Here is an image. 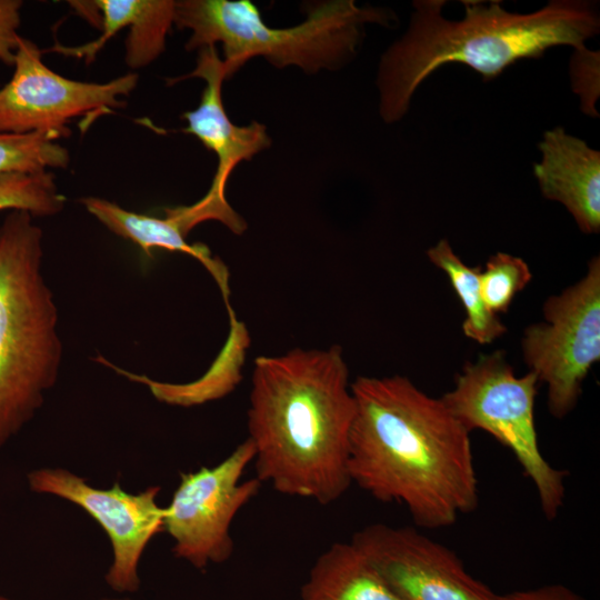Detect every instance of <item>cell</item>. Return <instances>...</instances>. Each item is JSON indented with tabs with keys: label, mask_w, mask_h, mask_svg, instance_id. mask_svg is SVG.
Listing matches in <instances>:
<instances>
[{
	"label": "cell",
	"mask_w": 600,
	"mask_h": 600,
	"mask_svg": "<svg viewBox=\"0 0 600 600\" xmlns=\"http://www.w3.org/2000/svg\"><path fill=\"white\" fill-rule=\"evenodd\" d=\"M51 133L0 132V174L37 173L49 168H67L69 151Z\"/></svg>",
	"instance_id": "d6986e66"
},
{
	"label": "cell",
	"mask_w": 600,
	"mask_h": 600,
	"mask_svg": "<svg viewBox=\"0 0 600 600\" xmlns=\"http://www.w3.org/2000/svg\"><path fill=\"white\" fill-rule=\"evenodd\" d=\"M0 600H11V599H9V598L3 597V596L0 594Z\"/></svg>",
	"instance_id": "484cf974"
},
{
	"label": "cell",
	"mask_w": 600,
	"mask_h": 600,
	"mask_svg": "<svg viewBox=\"0 0 600 600\" xmlns=\"http://www.w3.org/2000/svg\"><path fill=\"white\" fill-rule=\"evenodd\" d=\"M81 203L110 231L134 242L146 256L153 248L179 251L197 259L217 282L228 313L230 306L229 271L224 263L213 257L202 243L190 244L169 218H154L128 211L117 203L97 197H86Z\"/></svg>",
	"instance_id": "5bb4252c"
},
{
	"label": "cell",
	"mask_w": 600,
	"mask_h": 600,
	"mask_svg": "<svg viewBox=\"0 0 600 600\" xmlns=\"http://www.w3.org/2000/svg\"><path fill=\"white\" fill-rule=\"evenodd\" d=\"M532 279L527 262L506 252L492 254L481 268L480 290L487 308L496 316L508 311L514 297Z\"/></svg>",
	"instance_id": "44dd1931"
},
{
	"label": "cell",
	"mask_w": 600,
	"mask_h": 600,
	"mask_svg": "<svg viewBox=\"0 0 600 600\" xmlns=\"http://www.w3.org/2000/svg\"><path fill=\"white\" fill-rule=\"evenodd\" d=\"M356 401L341 347L296 348L254 359L247 427L257 479L327 506L352 484Z\"/></svg>",
	"instance_id": "7a4b0ae2"
},
{
	"label": "cell",
	"mask_w": 600,
	"mask_h": 600,
	"mask_svg": "<svg viewBox=\"0 0 600 600\" xmlns=\"http://www.w3.org/2000/svg\"><path fill=\"white\" fill-rule=\"evenodd\" d=\"M539 150L533 173L542 196L563 204L582 232L599 233L600 152L562 127L546 131Z\"/></svg>",
	"instance_id": "4fadbf2b"
},
{
	"label": "cell",
	"mask_w": 600,
	"mask_h": 600,
	"mask_svg": "<svg viewBox=\"0 0 600 600\" xmlns=\"http://www.w3.org/2000/svg\"><path fill=\"white\" fill-rule=\"evenodd\" d=\"M253 458L254 449L247 438L218 464L180 473L163 517V531L173 541L176 558L198 570L230 559L233 519L262 484L257 478L242 480Z\"/></svg>",
	"instance_id": "ba28073f"
},
{
	"label": "cell",
	"mask_w": 600,
	"mask_h": 600,
	"mask_svg": "<svg viewBox=\"0 0 600 600\" xmlns=\"http://www.w3.org/2000/svg\"><path fill=\"white\" fill-rule=\"evenodd\" d=\"M229 336L218 358L201 378L191 382L156 381L120 369L101 356L96 361L131 381L147 386L160 402L186 408L203 404L226 397L241 381V368L250 338L244 323L237 319L236 313L229 316Z\"/></svg>",
	"instance_id": "2e32d148"
},
{
	"label": "cell",
	"mask_w": 600,
	"mask_h": 600,
	"mask_svg": "<svg viewBox=\"0 0 600 600\" xmlns=\"http://www.w3.org/2000/svg\"><path fill=\"white\" fill-rule=\"evenodd\" d=\"M100 600H132L130 598H102Z\"/></svg>",
	"instance_id": "d4e9b609"
},
{
	"label": "cell",
	"mask_w": 600,
	"mask_h": 600,
	"mask_svg": "<svg viewBox=\"0 0 600 600\" xmlns=\"http://www.w3.org/2000/svg\"><path fill=\"white\" fill-rule=\"evenodd\" d=\"M571 86L581 101V110L588 116L599 117L596 102L600 94V51L586 46L574 49L569 63Z\"/></svg>",
	"instance_id": "7402d4cb"
},
{
	"label": "cell",
	"mask_w": 600,
	"mask_h": 600,
	"mask_svg": "<svg viewBox=\"0 0 600 600\" xmlns=\"http://www.w3.org/2000/svg\"><path fill=\"white\" fill-rule=\"evenodd\" d=\"M64 201L49 171L0 174V211L22 210L32 217H48L60 212Z\"/></svg>",
	"instance_id": "ffe728a7"
},
{
	"label": "cell",
	"mask_w": 600,
	"mask_h": 600,
	"mask_svg": "<svg viewBox=\"0 0 600 600\" xmlns=\"http://www.w3.org/2000/svg\"><path fill=\"white\" fill-rule=\"evenodd\" d=\"M446 1L416 0L406 33L382 54L377 77L379 112L402 119L418 87L440 67L458 62L484 81L522 59H538L556 46L573 49L600 31L599 7L587 0H551L531 13L510 12L500 1H462L464 18L441 13Z\"/></svg>",
	"instance_id": "3957f363"
},
{
	"label": "cell",
	"mask_w": 600,
	"mask_h": 600,
	"mask_svg": "<svg viewBox=\"0 0 600 600\" xmlns=\"http://www.w3.org/2000/svg\"><path fill=\"white\" fill-rule=\"evenodd\" d=\"M174 2L141 0L128 26L124 60L129 68L147 67L164 51L167 34L173 24Z\"/></svg>",
	"instance_id": "ac0fdd59"
},
{
	"label": "cell",
	"mask_w": 600,
	"mask_h": 600,
	"mask_svg": "<svg viewBox=\"0 0 600 600\" xmlns=\"http://www.w3.org/2000/svg\"><path fill=\"white\" fill-rule=\"evenodd\" d=\"M544 321L530 324L521 339L523 362L547 386V404L557 419L578 404L582 383L600 360V258L587 273L542 308Z\"/></svg>",
	"instance_id": "52a82bcc"
},
{
	"label": "cell",
	"mask_w": 600,
	"mask_h": 600,
	"mask_svg": "<svg viewBox=\"0 0 600 600\" xmlns=\"http://www.w3.org/2000/svg\"><path fill=\"white\" fill-rule=\"evenodd\" d=\"M22 1L0 0V61L13 66L20 36L17 30L21 23Z\"/></svg>",
	"instance_id": "603a6c76"
},
{
	"label": "cell",
	"mask_w": 600,
	"mask_h": 600,
	"mask_svg": "<svg viewBox=\"0 0 600 600\" xmlns=\"http://www.w3.org/2000/svg\"><path fill=\"white\" fill-rule=\"evenodd\" d=\"M393 21L391 11L353 0L310 6L306 20L289 28L267 26L249 0H180L173 17L178 29L191 31L188 51L221 44L228 78L256 57L308 73L337 69L353 58L367 24Z\"/></svg>",
	"instance_id": "5b68a950"
},
{
	"label": "cell",
	"mask_w": 600,
	"mask_h": 600,
	"mask_svg": "<svg viewBox=\"0 0 600 600\" xmlns=\"http://www.w3.org/2000/svg\"><path fill=\"white\" fill-rule=\"evenodd\" d=\"M350 541L401 600H498L454 551L412 527L370 523Z\"/></svg>",
	"instance_id": "8fae6325"
},
{
	"label": "cell",
	"mask_w": 600,
	"mask_h": 600,
	"mask_svg": "<svg viewBox=\"0 0 600 600\" xmlns=\"http://www.w3.org/2000/svg\"><path fill=\"white\" fill-rule=\"evenodd\" d=\"M27 482L33 492L81 508L103 529L112 549V562L104 579L113 591L130 593L140 589L141 557L150 541L163 532L164 507L158 503L159 486L130 493L116 481L101 489L63 468L32 470Z\"/></svg>",
	"instance_id": "30bf717a"
},
{
	"label": "cell",
	"mask_w": 600,
	"mask_h": 600,
	"mask_svg": "<svg viewBox=\"0 0 600 600\" xmlns=\"http://www.w3.org/2000/svg\"><path fill=\"white\" fill-rule=\"evenodd\" d=\"M188 78L203 79L206 87L198 107L182 114L187 121L182 131L197 137L218 160L209 190L200 200L188 206L189 213L197 224L216 220L234 234H241L247 229V222L227 201L226 186L232 170L241 161L250 160L268 148L271 139L260 122L236 126L229 119L222 101V82L228 76L216 46L199 49L194 70L170 79L169 84Z\"/></svg>",
	"instance_id": "7c38bea8"
},
{
	"label": "cell",
	"mask_w": 600,
	"mask_h": 600,
	"mask_svg": "<svg viewBox=\"0 0 600 600\" xmlns=\"http://www.w3.org/2000/svg\"><path fill=\"white\" fill-rule=\"evenodd\" d=\"M299 600V599H298Z\"/></svg>",
	"instance_id": "4316f807"
},
{
	"label": "cell",
	"mask_w": 600,
	"mask_h": 600,
	"mask_svg": "<svg viewBox=\"0 0 600 600\" xmlns=\"http://www.w3.org/2000/svg\"><path fill=\"white\" fill-rule=\"evenodd\" d=\"M498 600H587L563 584H546L532 589L498 594Z\"/></svg>",
	"instance_id": "cb8c5ba5"
},
{
	"label": "cell",
	"mask_w": 600,
	"mask_h": 600,
	"mask_svg": "<svg viewBox=\"0 0 600 600\" xmlns=\"http://www.w3.org/2000/svg\"><path fill=\"white\" fill-rule=\"evenodd\" d=\"M538 378L517 376L502 351L468 362L441 399L468 431L483 430L508 448L532 482L548 520L560 512L568 472L552 467L539 448L534 421Z\"/></svg>",
	"instance_id": "8992f818"
},
{
	"label": "cell",
	"mask_w": 600,
	"mask_h": 600,
	"mask_svg": "<svg viewBox=\"0 0 600 600\" xmlns=\"http://www.w3.org/2000/svg\"><path fill=\"white\" fill-rule=\"evenodd\" d=\"M299 600H401L351 541L334 542L316 559Z\"/></svg>",
	"instance_id": "9a60e30c"
},
{
	"label": "cell",
	"mask_w": 600,
	"mask_h": 600,
	"mask_svg": "<svg viewBox=\"0 0 600 600\" xmlns=\"http://www.w3.org/2000/svg\"><path fill=\"white\" fill-rule=\"evenodd\" d=\"M356 416L348 470L352 484L406 507L416 526H452L477 509L470 431L441 398L403 376L351 382Z\"/></svg>",
	"instance_id": "6da1fadb"
},
{
	"label": "cell",
	"mask_w": 600,
	"mask_h": 600,
	"mask_svg": "<svg viewBox=\"0 0 600 600\" xmlns=\"http://www.w3.org/2000/svg\"><path fill=\"white\" fill-rule=\"evenodd\" d=\"M13 74L0 89V132L51 133L68 137V123L78 117L102 114L126 106L139 77L134 72L104 83L68 79L42 61V51L19 39Z\"/></svg>",
	"instance_id": "9c48e42d"
},
{
	"label": "cell",
	"mask_w": 600,
	"mask_h": 600,
	"mask_svg": "<svg viewBox=\"0 0 600 600\" xmlns=\"http://www.w3.org/2000/svg\"><path fill=\"white\" fill-rule=\"evenodd\" d=\"M42 240L27 211L12 210L0 224V448L36 416L59 376L62 343Z\"/></svg>",
	"instance_id": "277c9868"
},
{
	"label": "cell",
	"mask_w": 600,
	"mask_h": 600,
	"mask_svg": "<svg viewBox=\"0 0 600 600\" xmlns=\"http://www.w3.org/2000/svg\"><path fill=\"white\" fill-rule=\"evenodd\" d=\"M430 262L443 271L466 311L462 331L480 344H488L507 332V327L486 306L479 282L481 267L467 266L447 239H441L427 251Z\"/></svg>",
	"instance_id": "e0dca14e"
}]
</instances>
